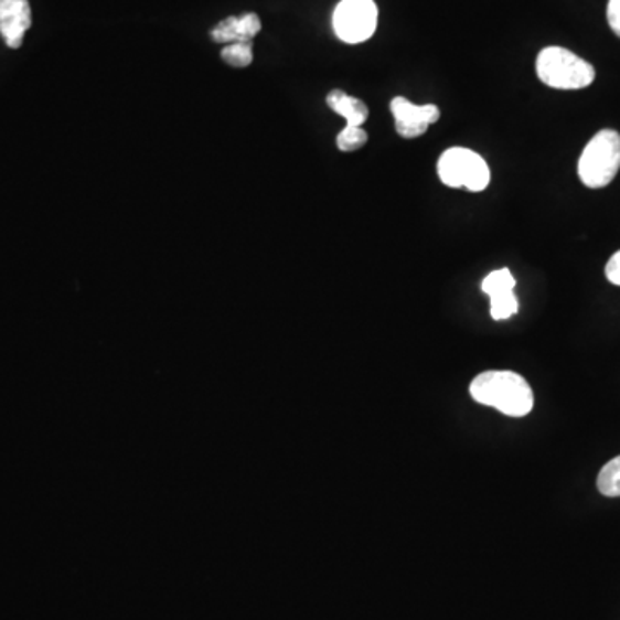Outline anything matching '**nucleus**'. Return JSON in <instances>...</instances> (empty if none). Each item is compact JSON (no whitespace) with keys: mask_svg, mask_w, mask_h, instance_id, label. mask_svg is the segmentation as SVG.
Masks as SVG:
<instances>
[{"mask_svg":"<svg viewBox=\"0 0 620 620\" xmlns=\"http://www.w3.org/2000/svg\"><path fill=\"white\" fill-rule=\"evenodd\" d=\"M471 395L478 404L496 408L511 417H524L533 410L534 397L530 383L512 371H487L471 383Z\"/></svg>","mask_w":620,"mask_h":620,"instance_id":"f257e3e1","label":"nucleus"},{"mask_svg":"<svg viewBox=\"0 0 620 620\" xmlns=\"http://www.w3.org/2000/svg\"><path fill=\"white\" fill-rule=\"evenodd\" d=\"M536 75L555 90H581L595 82V67L564 47L543 49L536 60Z\"/></svg>","mask_w":620,"mask_h":620,"instance_id":"f03ea898","label":"nucleus"},{"mask_svg":"<svg viewBox=\"0 0 620 620\" xmlns=\"http://www.w3.org/2000/svg\"><path fill=\"white\" fill-rule=\"evenodd\" d=\"M620 169V135L601 130L582 150L577 174L588 189H605L612 183Z\"/></svg>","mask_w":620,"mask_h":620,"instance_id":"7ed1b4c3","label":"nucleus"},{"mask_svg":"<svg viewBox=\"0 0 620 620\" xmlns=\"http://www.w3.org/2000/svg\"><path fill=\"white\" fill-rule=\"evenodd\" d=\"M438 177L443 185L450 189H466L469 192H483L491 180L487 161L466 147H452L441 153Z\"/></svg>","mask_w":620,"mask_h":620,"instance_id":"20e7f679","label":"nucleus"},{"mask_svg":"<svg viewBox=\"0 0 620 620\" xmlns=\"http://www.w3.org/2000/svg\"><path fill=\"white\" fill-rule=\"evenodd\" d=\"M377 6L374 0H342L334 9L333 28L345 44H362L376 32Z\"/></svg>","mask_w":620,"mask_h":620,"instance_id":"39448f33","label":"nucleus"},{"mask_svg":"<svg viewBox=\"0 0 620 620\" xmlns=\"http://www.w3.org/2000/svg\"><path fill=\"white\" fill-rule=\"evenodd\" d=\"M393 119H395V130L400 137L419 138L428 131L429 126L435 125L440 119V109L435 104L417 106L408 98L395 97L389 103Z\"/></svg>","mask_w":620,"mask_h":620,"instance_id":"423d86ee","label":"nucleus"},{"mask_svg":"<svg viewBox=\"0 0 620 620\" xmlns=\"http://www.w3.org/2000/svg\"><path fill=\"white\" fill-rule=\"evenodd\" d=\"M515 279L509 269L490 272L481 284V290L490 297L491 318L505 321L519 310V300L514 295Z\"/></svg>","mask_w":620,"mask_h":620,"instance_id":"0eeeda50","label":"nucleus"},{"mask_svg":"<svg viewBox=\"0 0 620 620\" xmlns=\"http://www.w3.org/2000/svg\"><path fill=\"white\" fill-rule=\"evenodd\" d=\"M32 26V9L28 0H0V33L8 47L23 44L24 33Z\"/></svg>","mask_w":620,"mask_h":620,"instance_id":"6e6552de","label":"nucleus"},{"mask_svg":"<svg viewBox=\"0 0 620 620\" xmlns=\"http://www.w3.org/2000/svg\"><path fill=\"white\" fill-rule=\"evenodd\" d=\"M263 30L259 17L254 12H247L242 17H229L217 23L211 30V39L216 44H238V42H252Z\"/></svg>","mask_w":620,"mask_h":620,"instance_id":"1a4fd4ad","label":"nucleus"},{"mask_svg":"<svg viewBox=\"0 0 620 620\" xmlns=\"http://www.w3.org/2000/svg\"><path fill=\"white\" fill-rule=\"evenodd\" d=\"M327 104L336 115L345 118L349 126H362L370 118V109L361 98L350 97L343 90H333L328 94Z\"/></svg>","mask_w":620,"mask_h":620,"instance_id":"9d476101","label":"nucleus"},{"mask_svg":"<svg viewBox=\"0 0 620 620\" xmlns=\"http://www.w3.org/2000/svg\"><path fill=\"white\" fill-rule=\"evenodd\" d=\"M598 490L605 496H620V456L605 463L598 474Z\"/></svg>","mask_w":620,"mask_h":620,"instance_id":"9b49d317","label":"nucleus"},{"mask_svg":"<svg viewBox=\"0 0 620 620\" xmlns=\"http://www.w3.org/2000/svg\"><path fill=\"white\" fill-rule=\"evenodd\" d=\"M224 63L233 67H247L254 61V44L252 42H238L229 44L221 52Z\"/></svg>","mask_w":620,"mask_h":620,"instance_id":"f8f14e48","label":"nucleus"},{"mask_svg":"<svg viewBox=\"0 0 620 620\" xmlns=\"http://www.w3.org/2000/svg\"><path fill=\"white\" fill-rule=\"evenodd\" d=\"M367 143V133L362 126L346 125L336 137L338 149L342 152H355Z\"/></svg>","mask_w":620,"mask_h":620,"instance_id":"ddd939ff","label":"nucleus"},{"mask_svg":"<svg viewBox=\"0 0 620 620\" xmlns=\"http://www.w3.org/2000/svg\"><path fill=\"white\" fill-rule=\"evenodd\" d=\"M605 275L609 279L610 284L620 287V250L616 252L612 257H610L607 267H605Z\"/></svg>","mask_w":620,"mask_h":620,"instance_id":"4468645a","label":"nucleus"},{"mask_svg":"<svg viewBox=\"0 0 620 620\" xmlns=\"http://www.w3.org/2000/svg\"><path fill=\"white\" fill-rule=\"evenodd\" d=\"M607 18H609V24L613 33L620 39V0H609Z\"/></svg>","mask_w":620,"mask_h":620,"instance_id":"2eb2a0df","label":"nucleus"}]
</instances>
